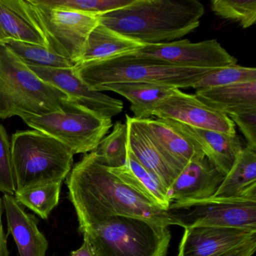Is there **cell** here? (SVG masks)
Here are the masks:
<instances>
[{"mask_svg":"<svg viewBox=\"0 0 256 256\" xmlns=\"http://www.w3.org/2000/svg\"><path fill=\"white\" fill-rule=\"evenodd\" d=\"M70 199L74 206L79 230L109 217H138L162 226H178L168 211L124 184L97 158L85 154L67 176Z\"/></svg>","mask_w":256,"mask_h":256,"instance_id":"obj_1","label":"cell"},{"mask_svg":"<svg viewBox=\"0 0 256 256\" xmlns=\"http://www.w3.org/2000/svg\"><path fill=\"white\" fill-rule=\"evenodd\" d=\"M204 6L198 0H133L98 16L100 24L142 44L180 40L198 28Z\"/></svg>","mask_w":256,"mask_h":256,"instance_id":"obj_2","label":"cell"},{"mask_svg":"<svg viewBox=\"0 0 256 256\" xmlns=\"http://www.w3.org/2000/svg\"><path fill=\"white\" fill-rule=\"evenodd\" d=\"M68 98L42 80L8 46L0 44V120L60 112Z\"/></svg>","mask_w":256,"mask_h":256,"instance_id":"obj_3","label":"cell"},{"mask_svg":"<svg viewBox=\"0 0 256 256\" xmlns=\"http://www.w3.org/2000/svg\"><path fill=\"white\" fill-rule=\"evenodd\" d=\"M11 150L16 192L62 182L72 169L74 154L38 130L16 132L12 136Z\"/></svg>","mask_w":256,"mask_h":256,"instance_id":"obj_4","label":"cell"},{"mask_svg":"<svg viewBox=\"0 0 256 256\" xmlns=\"http://www.w3.org/2000/svg\"><path fill=\"white\" fill-rule=\"evenodd\" d=\"M80 78L92 90L118 83H145L180 88H192L216 68H181L155 60L120 58L74 65Z\"/></svg>","mask_w":256,"mask_h":256,"instance_id":"obj_5","label":"cell"},{"mask_svg":"<svg viewBox=\"0 0 256 256\" xmlns=\"http://www.w3.org/2000/svg\"><path fill=\"white\" fill-rule=\"evenodd\" d=\"M95 256H167L168 227L138 217H109L82 230Z\"/></svg>","mask_w":256,"mask_h":256,"instance_id":"obj_6","label":"cell"},{"mask_svg":"<svg viewBox=\"0 0 256 256\" xmlns=\"http://www.w3.org/2000/svg\"><path fill=\"white\" fill-rule=\"evenodd\" d=\"M25 124L65 145L73 154L94 152L112 127L110 118L68 98L62 110L24 118Z\"/></svg>","mask_w":256,"mask_h":256,"instance_id":"obj_7","label":"cell"},{"mask_svg":"<svg viewBox=\"0 0 256 256\" xmlns=\"http://www.w3.org/2000/svg\"><path fill=\"white\" fill-rule=\"evenodd\" d=\"M167 211L184 229L215 226L256 232V196L172 202Z\"/></svg>","mask_w":256,"mask_h":256,"instance_id":"obj_8","label":"cell"},{"mask_svg":"<svg viewBox=\"0 0 256 256\" xmlns=\"http://www.w3.org/2000/svg\"><path fill=\"white\" fill-rule=\"evenodd\" d=\"M28 1L46 36L49 48L74 65L78 64L88 36L100 24L98 16L55 8L42 0Z\"/></svg>","mask_w":256,"mask_h":256,"instance_id":"obj_9","label":"cell"},{"mask_svg":"<svg viewBox=\"0 0 256 256\" xmlns=\"http://www.w3.org/2000/svg\"><path fill=\"white\" fill-rule=\"evenodd\" d=\"M132 58L155 60L181 68H221L236 65L230 55L216 40L193 43L187 40L157 44H146Z\"/></svg>","mask_w":256,"mask_h":256,"instance_id":"obj_10","label":"cell"},{"mask_svg":"<svg viewBox=\"0 0 256 256\" xmlns=\"http://www.w3.org/2000/svg\"><path fill=\"white\" fill-rule=\"evenodd\" d=\"M152 116L200 130L236 134L234 124L227 115L204 104L196 96L185 94L179 89L156 108Z\"/></svg>","mask_w":256,"mask_h":256,"instance_id":"obj_11","label":"cell"},{"mask_svg":"<svg viewBox=\"0 0 256 256\" xmlns=\"http://www.w3.org/2000/svg\"><path fill=\"white\" fill-rule=\"evenodd\" d=\"M28 66L42 80L62 91L71 100L102 116L112 119L122 112L124 103L121 100L90 88L80 78L74 66L64 68Z\"/></svg>","mask_w":256,"mask_h":256,"instance_id":"obj_12","label":"cell"},{"mask_svg":"<svg viewBox=\"0 0 256 256\" xmlns=\"http://www.w3.org/2000/svg\"><path fill=\"white\" fill-rule=\"evenodd\" d=\"M136 120L166 161L178 173L191 162L204 158L198 144L181 131L174 121L160 118Z\"/></svg>","mask_w":256,"mask_h":256,"instance_id":"obj_13","label":"cell"},{"mask_svg":"<svg viewBox=\"0 0 256 256\" xmlns=\"http://www.w3.org/2000/svg\"><path fill=\"white\" fill-rule=\"evenodd\" d=\"M256 239V232L234 228L199 226L184 229L182 256H220Z\"/></svg>","mask_w":256,"mask_h":256,"instance_id":"obj_14","label":"cell"},{"mask_svg":"<svg viewBox=\"0 0 256 256\" xmlns=\"http://www.w3.org/2000/svg\"><path fill=\"white\" fill-rule=\"evenodd\" d=\"M224 176L204 157L187 164L168 188L172 202L212 198Z\"/></svg>","mask_w":256,"mask_h":256,"instance_id":"obj_15","label":"cell"},{"mask_svg":"<svg viewBox=\"0 0 256 256\" xmlns=\"http://www.w3.org/2000/svg\"><path fill=\"white\" fill-rule=\"evenodd\" d=\"M8 41L48 48L28 0H0V44Z\"/></svg>","mask_w":256,"mask_h":256,"instance_id":"obj_16","label":"cell"},{"mask_svg":"<svg viewBox=\"0 0 256 256\" xmlns=\"http://www.w3.org/2000/svg\"><path fill=\"white\" fill-rule=\"evenodd\" d=\"M8 234L14 238L20 256H46L49 244L37 226L36 218L24 210L11 194H4Z\"/></svg>","mask_w":256,"mask_h":256,"instance_id":"obj_17","label":"cell"},{"mask_svg":"<svg viewBox=\"0 0 256 256\" xmlns=\"http://www.w3.org/2000/svg\"><path fill=\"white\" fill-rule=\"evenodd\" d=\"M174 122L181 131L191 136L198 144L205 157L220 173L224 176L228 173L244 148L236 134L200 130L176 121Z\"/></svg>","mask_w":256,"mask_h":256,"instance_id":"obj_18","label":"cell"},{"mask_svg":"<svg viewBox=\"0 0 256 256\" xmlns=\"http://www.w3.org/2000/svg\"><path fill=\"white\" fill-rule=\"evenodd\" d=\"M128 126V148L138 161L155 175L168 190L179 174L166 161L162 154L144 131L134 118L126 115Z\"/></svg>","mask_w":256,"mask_h":256,"instance_id":"obj_19","label":"cell"},{"mask_svg":"<svg viewBox=\"0 0 256 256\" xmlns=\"http://www.w3.org/2000/svg\"><path fill=\"white\" fill-rule=\"evenodd\" d=\"M108 170L140 196L167 211L172 204L168 190L158 178L146 170L133 155L128 148L126 162L116 168Z\"/></svg>","mask_w":256,"mask_h":256,"instance_id":"obj_20","label":"cell"},{"mask_svg":"<svg viewBox=\"0 0 256 256\" xmlns=\"http://www.w3.org/2000/svg\"><path fill=\"white\" fill-rule=\"evenodd\" d=\"M176 88L145 83H118L103 85L96 91H110L125 97L131 103L130 109L138 120L152 118L156 108L174 94Z\"/></svg>","mask_w":256,"mask_h":256,"instance_id":"obj_21","label":"cell"},{"mask_svg":"<svg viewBox=\"0 0 256 256\" xmlns=\"http://www.w3.org/2000/svg\"><path fill=\"white\" fill-rule=\"evenodd\" d=\"M144 46L98 24L88 36L82 58L76 65L120 58L134 53Z\"/></svg>","mask_w":256,"mask_h":256,"instance_id":"obj_22","label":"cell"},{"mask_svg":"<svg viewBox=\"0 0 256 256\" xmlns=\"http://www.w3.org/2000/svg\"><path fill=\"white\" fill-rule=\"evenodd\" d=\"M196 98L228 116L256 108V82L196 90Z\"/></svg>","mask_w":256,"mask_h":256,"instance_id":"obj_23","label":"cell"},{"mask_svg":"<svg viewBox=\"0 0 256 256\" xmlns=\"http://www.w3.org/2000/svg\"><path fill=\"white\" fill-rule=\"evenodd\" d=\"M250 196H256V148L246 145L238 154L212 197Z\"/></svg>","mask_w":256,"mask_h":256,"instance_id":"obj_24","label":"cell"},{"mask_svg":"<svg viewBox=\"0 0 256 256\" xmlns=\"http://www.w3.org/2000/svg\"><path fill=\"white\" fill-rule=\"evenodd\" d=\"M62 182H53L16 192L14 198L20 205L47 220L59 204Z\"/></svg>","mask_w":256,"mask_h":256,"instance_id":"obj_25","label":"cell"},{"mask_svg":"<svg viewBox=\"0 0 256 256\" xmlns=\"http://www.w3.org/2000/svg\"><path fill=\"white\" fill-rule=\"evenodd\" d=\"M106 167L116 168L126 162L128 152V126L116 121L110 134L106 136L94 151Z\"/></svg>","mask_w":256,"mask_h":256,"instance_id":"obj_26","label":"cell"},{"mask_svg":"<svg viewBox=\"0 0 256 256\" xmlns=\"http://www.w3.org/2000/svg\"><path fill=\"white\" fill-rule=\"evenodd\" d=\"M5 44L28 66L54 68L74 66L72 62L49 48L16 41H8Z\"/></svg>","mask_w":256,"mask_h":256,"instance_id":"obj_27","label":"cell"},{"mask_svg":"<svg viewBox=\"0 0 256 256\" xmlns=\"http://www.w3.org/2000/svg\"><path fill=\"white\" fill-rule=\"evenodd\" d=\"M211 8L220 18L238 24L244 29L256 22V0H212Z\"/></svg>","mask_w":256,"mask_h":256,"instance_id":"obj_28","label":"cell"},{"mask_svg":"<svg viewBox=\"0 0 256 256\" xmlns=\"http://www.w3.org/2000/svg\"><path fill=\"white\" fill-rule=\"evenodd\" d=\"M252 82H256V68L234 65L212 70L192 88L199 90Z\"/></svg>","mask_w":256,"mask_h":256,"instance_id":"obj_29","label":"cell"},{"mask_svg":"<svg viewBox=\"0 0 256 256\" xmlns=\"http://www.w3.org/2000/svg\"><path fill=\"white\" fill-rule=\"evenodd\" d=\"M55 8L80 12L100 16L130 5L133 0H42Z\"/></svg>","mask_w":256,"mask_h":256,"instance_id":"obj_30","label":"cell"},{"mask_svg":"<svg viewBox=\"0 0 256 256\" xmlns=\"http://www.w3.org/2000/svg\"><path fill=\"white\" fill-rule=\"evenodd\" d=\"M16 191L11 142L5 127L0 124V192L14 196Z\"/></svg>","mask_w":256,"mask_h":256,"instance_id":"obj_31","label":"cell"},{"mask_svg":"<svg viewBox=\"0 0 256 256\" xmlns=\"http://www.w3.org/2000/svg\"><path fill=\"white\" fill-rule=\"evenodd\" d=\"M228 118L245 137L247 146L256 148V108L230 115Z\"/></svg>","mask_w":256,"mask_h":256,"instance_id":"obj_32","label":"cell"},{"mask_svg":"<svg viewBox=\"0 0 256 256\" xmlns=\"http://www.w3.org/2000/svg\"><path fill=\"white\" fill-rule=\"evenodd\" d=\"M256 250V239L248 241L220 256H252Z\"/></svg>","mask_w":256,"mask_h":256,"instance_id":"obj_33","label":"cell"},{"mask_svg":"<svg viewBox=\"0 0 256 256\" xmlns=\"http://www.w3.org/2000/svg\"><path fill=\"white\" fill-rule=\"evenodd\" d=\"M2 198H0V256H10V252L7 246V238L4 232V224H2Z\"/></svg>","mask_w":256,"mask_h":256,"instance_id":"obj_34","label":"cell"},{"mask_svg":"<svg viewBox=\"0 0 256 256\" xmlns=\"http://www.w3.org/2000/svg\"><path fill=\"white\" fill-rule=\"evenodd\" d=\"M70 256H95L89 240L84 236V242L82 246L77 250L72 252Z\"/></svg>","mask_w":256,"mask_h":256,"instance_id":"obj_35","label":"cell"},{"mask_svg":"<svg viewBox=\"0 0 256 256\" xmlns=\"http://www.w3.org/2000/svg\"><path fill=\"white\" fill-rule=\"evenodd\" d=\"M182 256V250L179 247V252H178V256Z\"/></svg>","mask_w":256,"mask_h":256,"instance_id":"obj_36","label":"cell"}]
</instances>
